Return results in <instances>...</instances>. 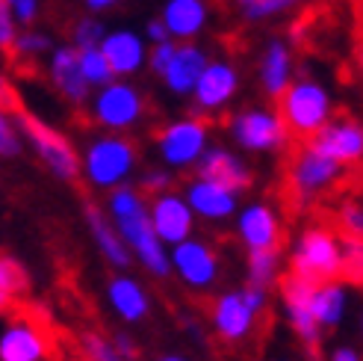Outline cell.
<instances>
[{
	"label": "cell",
	"mask_w": 363,
	"mask_h": 361,
	"mask_svg": "<svg viewBox=\"0 0 363 361\" xmlns=\"http://www.w3.org/2000/svg\"><path fill=\"white\" fill-rule=\"evenodd\" d=\"M106 198V216H110L113 228L118 231V237L124 240V246L130 249V255L148 269L154 279H166L172 273L169 266V249L160 243V237L151 228L148 220V195H145L139 187L118 184Z\"/></svg>",
	"instance_id": "obj_1"
},
{
	"label": "cell",
	"mask_w": 363,
	"mask_h": 361,
	"mask_svg": "<svg viewBox=\"0 0 363 361\" xmlns=\"http://www.w3.org/2000/svg\"><path fill=\"white\" fill-rule=\"evenodd\" d=\"M275 101H278L275 110L281 122L286 124L289 136L298 142L311 139L322 124H328L334 119V98L313 77H293Z\"/></svg>",
	"instance_id": "obj_2"
},
{
	"label": "cell",
	"mask_w": 363,
	"mask_h": 361,
	"mask_svg": "<svg viewBox=\"0 0 363 361\" xmlns=\"http://www.w3.org/2000/svg\"><path fill=\"white\" fill-rule=\"evenodd\" d=\"M139 166V149L127 134H101L86 142L80 154V175L95 190H113L127 184Z\"/></svg>",
	"instance_id": "obj_3"
},
{
	"label": "cell",
	"mask_w": 363,
	"mask_h": 361,
	"mask_svg": "<svg viewBox=\"0 0 363 361\" xmlns=\"http://www.w3.org/2000/svg\"><path fill=\"white\" fill-rule=\"evenodd\" d=\"M86 107H89V119L106 134L133 131L148 113L145 92L136 83H130V77H113L110 83L92 89Z\"/></svg>",
	"instance_id": "obj_4"
},
{
	"label": "cell",
	"mask_w": 363,
	"mask_h": 361,
	"mask_svg": "<svg viewBox=\"0 0 363 361\" xmlns=\"http://www.w3.org/2000/svg\"><path fill=\"white\" fill-rule=\"evenodd\" d=\"M12 116H15V124H18L21 139L30 142V149L35 151V157L42 160V166L53 178L68 180V184L80 178V151L74 149V142H71L60 128H53V124H48L39 116L21 110V107H18Z\"/></svg>",
	"instance_id": "obj_5"
},
{
	"label": "cell",
	"mask_w": 363,
	"mask_h": 361,
	"mask_svg": "<svg viewBox=\"0 0 363 361\" xmlns=\"http://www.w3.org/2000/svg\"><path fill=\"white\" fill-rule=\"evenodd\" d=\"M289 273L307 279V281H331L342 279V240L340 231L328 225H311L307 228L289 258Z\"/></svg>",
	"instance_id": "obj_6"
},
{
	"label": "cell",
	"mask_w": 363,
	"mask_h": 361,
	"mask_svg": "<svg viewBox=\"0 0 363 361\" xmlns=\"http://www.w3.org/2000/svg\"><path fill=\"white\" fill-rule=\"evenodd\" d=\"M228 134L248 154H275L289 149V142H293L275 107H245V110H237L228 119Z\"/></svg>",
	"instance_id": "obj_7"
},
{
	"label": "cell",
	"mask_w": 363,
	"mask_h": 361,
	"mask_svg": "<svg viewBox=\"0 0 363 361\" xmlns=\"http://www.w3.org/2000/svg\"><path fill=\"white\" fill-rule=\"evenodd\" d=\"M154 146L166 169H177V172L195 169V163L210 146V122L201 116H184L166 122L154 134Z\"/></svg>",
	"instance_id": "obj_8"
},
{
	"label": "cell",
	"mask_w": 363,
	"mask_h": 361,
	"mask_svg": "<svg viewBox=\"0 0 363 361\" xmlns=\"http://www.w3.org/2000/svg\"><path fill=\"white\" fill-rule=\"evenodd\" d=\"M346 175H349L346 166H340L337 160L316 151L311 142H301L296 154L289 157V172H286L289 195L298 198V202H313L316 195L337 190Z\"/></svg>",
	"instance_id": "obj_9"
},
{
	"label": "cell",
	"mask_w": 363,
	"mask_h": 361,
	"mask_svg": "<svg viewBox=\"0 0 363 361\" xmlns=\"http://www.w3.org/2000/svg\"><path fill=\"white\" fill-rule=\"evenodd\" d=\"M53 358V335L48 320L21 311L0 335V361H50Z\"/></svg>",
	"instance_id": "obj_10"
},
{
	"label": "cell",
	"mask_w": 363,
	"mask_h": 361,
	"mask_svg": "<svg viewBox=\"0 0 363 361\" xmlns=\"http://www.w3.org/2000/svg\"><path fill=\"white\" fill-rule=\"evenodd\" d=\"M240 86H242V77H240L237 65L225 57H210L207 65L201 68V75H198L195 86H192L189 98L195 101L198 113L216 116L233 104V98L240 95Z\"/></svg>",
	"instance_id": "obj_11"
},
{
	"label": "cell",
	"mask_w": 363,
	"mask_h": 361,
	"mask_svg": "<svg viewBox=\"0 0 363 361\" xmlns=\"http://www.w3.org/2000/svg\"><path fill=\"white\" fill-rule=\"evenodd\" d=\"M169 266L189 291H198V293L210 291V287L219 281V273H222L216 249L198 237H186V240L174 243L169 252Z\"/></svg>",
	"instance_id": "obj_12"
},
{
	"label": "cell",
	"mask_w": 363,
	"mask_h": 361,
	"mask_svg": "<svg viewBox=\"0 0 363 361\" xmlns=\"http://www.w3.org/2000/svg\"><path fill=\"white\" fill-rule=\"evenodd\" d=\"M313 291H316L313 281L298 279L293 273H286V279H281V296H284L289 326H293V332L301 338V344L311 352H316L322 344V329L313 317Z\"/></svg>",
	"instance_id": "obj_13"
},
{
	"label": "cell",
	"mask_w": 363,
	"mask_h": 361,
	"mask_svg": "<svg viewBox=\"0 0 363 361\" xmlns=\"http://www.w3.org/2000/svg\"><path fill=\"white\" fill-rule=\"evenodd\" d=\"M148 220H151V228L162 246H174L180 240L192 237V231H195V213L186 205L184 193H174V190L151 195Z\"/></svg>",
	"instance_id": "obj_14"
},
{
	"label": "cell",
	"mask_w": 363,
	"mask_h": 361,
	"mask_svg": "<svg viewBox=\"0 0 363 361\" xmlns=\"http://www.w3.org/2000/svg\"><path fill=\"white\" fill-rule=\"evenodd\" d=\"M304 142H311L316 151L337 160V163L346 169H354L363 160V128L357 119H349V116H340V119L334 116L328 124H322V128Z\"/></svg>",
	"instance_id": "obj_15"
},
{
	"label": "cell",
	"mask_w": 363,
	"mask_h": 361,
	"mask_svg": "<svg viewBox=\"0 0 363 361\" xmlns=\"http://www.w3.org/2000/svg\"><path fill=\"white\" fill-rule=\"evenodd\" d=\"M101 53L110 63L116 77H136L139 71H145V57H148V42L145 36L130 30V27H118V30H106L101 39Z\"/></svg>",
	"instance_id": "obj_16"
},
{
	"label": "cell",
	"mask_w": 363,
	"mask_h": 361,
	"mask_svg": "<svg viewBox=\"0 0 363 361\" xmlns=\"http://www.w3.org/2000/svg\"><path fill=\"white\" fill-rule=\"evenodd\" d=\"M184 198H186V205L192 208L195 216H201V220H207V222H225L237 213L240 193L216 184V180H210V178L195 175V178L186 180Z\"/></svg>",
	"instance_id": "obj_17"
},
{
	"label": "cell",
	"mask_w": 363,
	"mask_h": 361,
	"mask_svg": "<svg viewBox=\"0 0 363 361\" xmlns=\"http://www.w3.org/2000/svg\"><path fill=\"white\" fill-rule=\"evenodd\" d=\"M254 323H257V314L245 305L240 291H228L210 302V326L225 344L245 340L254 332Z\"/></svg>",
	"instance_id": "obj_18"
},
{
	"label": "cell",
	"mask_w": 363,
	"mask_h": 361,
	"mask_svg": "<svg viewBox=\"0 0 363 361\" xmlns=\"http://www.w3.org/2000/svg\"><path fill=\"white\" fill-rule=\"evenodd\" d=\"M45 60H48V77H50L53 89H57L71 107H83L89 101V95H92V86L80 75L77 48L74 45H53Z\"/></svg>",
	"instance_id": "obj_19"
},
{
	"label": "cell",
	"mask_w": 363,
	"mask_h": 361,
	"mask_svg": "<svg viewBox=\"0 0 363 361\" xmlns=\"http://www.w3.org/2000/svg\"><path fill=\"white\" fill-rule=\"evenodd\" d=\"M207 60H210V53L204 50V45H198V39L195 42H174L172 57L160 75L162 86L177 98H189L192 86H195L198 75H201V68L207 65Z\"/></svg>",
	"instance_id": "obj_20"
},
{
	"label": "cell",
	"mask_w": 363,
	"mask_h": 361,
	"mask_svg": "<svg viewBox=\"0 0 363 361\" xmlns=\"http://www.w3.org/2000/svg\"><path fill=\"white\" fill-rule=\"evenodd\" d=\"M237 216V237L240 243L251 252V249H281V216L263 202L245 205Z\"/></svg>",
	"instance_id": "obj_21"
},
{
	"label": "cell",
	"mask_w": 363,
	"mask_h": 361,
	"mask_svg": "<svg viewBox=\"0 0 363 361\" xmlns=\"http://www.w3.org/2000/svg\"><path fill=\"white\" fill-rule=\"evenodd\" d=\"M213 6L210 0H166L160 12V21L166 24L174 42H195L210 27Z\"/></svg>",
	"instance_id": "obj_22"
},
{
	"label": "cell",
	"mask_w": 363,
	"mask_h": 361,
	"mask_svg": "<svg viewBox=\"0 0 363 361\" xmlns=\"http://www.w3.org/2000/svg\"><path fill=\"white\" fill-rule=\"evenodd\" d=\"M195 175L210 178L216 184H222L233 193H245L251 187V169L245 166V160L237 157L225 146H207V151L201 154V160L195 163Z\"/></svg>",
	"instance_id": "obj_23"
},
{
	"label": "cell",
	"mask_w": 363,
	"mask_h": 361,
	"mask_svg": "<svg viewBox=\"0 0 363 361\" xmlns=\"http://www.w3.org/2000/svg\"><path fill=\"white\" fill-rule=\"evenodd\" d=\"M296 77V53L293 45L286 39H269L263 45L260 63H257V80L263 86V92L275 101L284 89L289 86V80Z\"/></svg>",
	"instance_id": "obj_24"
},
{
	"label": "cell",
	"mask_w": 363,
	"mask_h": 361,
	"mask_svg": "<svg viewBox=\"0 0 363 361\" xmlns=\"http://www.w3.org/2000/svg\"><path fill=\"white\" fill-rule=\"evenodd\" d=\"M106 299H110V308L116 311V317H121L124 323H142L151 314V296L148 291L130 276H113L106 284Z\"/></svg>",
	"instance_id": "obj_25"
},
{
	"label": "cell",
	"mask_w": 363,
	"mask_h": 361,
	"mask_svg": "<svg viewBox=\"0 0 363 361\" xmlns=\"http://www.w3.org/2000/svg\"><path fill=\"white\" fill-rule=\"evenodd\" d=\"M83 213H86L89 234H92V240H95V246L101 249V255L106 258V264H113L116 269H127V266H130V264H133V255H130V249L124 246V240L118 237V231L113 228L110 216H106V213H104L98 205H92V202H86Z\"/></svg>",
	"instance_id": "obj_26"
},
{
	"label": "cell",
	"mask_w": 363,
	"mask_h": 361,
	"mask_svg": "<svg viewBox=\"0 0 363 361\" xmlns=\"http://www.w3.org/2000/svg\"><path fill=\"white\" fill-rule=\"evenodd\" d=\"M349 308V284L342 279L319 281L313 291V317L319 323V329H334L342 323Z\"/></svg>",
	"instance_id": "obj_27"
},
{
	"label": "cell",
	"mask_w": 363,
	"mask_h": 361,
	"mask_svg": "<svg viewBox=\"0 0 363 361\" xmlns=\"http://www.w3.org/2000/svg\"><path fill=\"white\" fill-rule=\"evenodd\" d=\"M53 48L50 33L45 30H35V24L30 27H18L15 30V39L9 45V53L18 63H35V60H45Z\"/></svg>",
	"instance_id": "obj_28"
},
{
	"label": "cell",
	"mask_w": 363,
	"mask_h": 361,
	"mask_svg": "<svg viewBox=\"0 0 363 361\" xmlns=\"http://www.w3.org/2000/svg\"><path fill=\"white\" fill-rule=\"evenodd\" d=\"M281 249H251L248 252V284L269 287L275 284L281 276Z\"/></svg>",
	"instance_id": "obj_29"
},
{
	"label": "cell",
	"mask_w": 363,
	"mask_h": 361,
	"mask_svg": "<svg viewBox=\"0 0 363 361\" xmlns=\"http://www.w3.org/2000/svg\"><path fill=\"white\" fill-rule=\"evenodd\" d=\"M77 65H80L83 80L92 86V89L110 83V80L116 77L113 68H110V63H106V57L101 53L98 45H95V48H77Z\"/></svg>",
	"instance_id": "obj_30"
},
{
	"label": "cell",
	"mask_w": 363,
	"mask_h": 361,
	"mask_svg": "<svg viewBox=\"0 0 363 361\" xmlns=\"http://www.w3.org/2000/svg\"><path fill=\"white\" fill-rule=\"evenodd\" d=\"M242 15L248 21L260 24V21H272V18H281L286 12H293L301 0H237Z\"/></svg>",
	"instance_id": "obj_31"
},
{
	"label": "cell",
	"mask_w": 363,
	"mask_h": 361,
	"mask_svg": "<svg viewBox=\"0 0 363 361\" xmlns=\"http://www.w3.org/2000/svg\"><path fill=\"white\" fill-rule=\"evenodd\" d=\"M0 281L9 287V293L15 299H24L30 291V276H27V266L12 258V255H0Z\"/></svg>",
	"instance_id": "obj_32"
},
{
	"label": "cell",
	"mask_w": 363,
	"mask_h": 361,
	"mask_svg": "<svg viewBox=\"0 0 363 361\" xmlns=\"http://www.w3.org/2000/svg\"><path fill=\"white\" fill-rule=\"evenodd\" d=\"M12 113L15 110H6V107L0 104V160H12L24 149V139L18 134V124H15Z\"/></svg>",
	"instance_id": "obj_33"
},
{
	"label": "cell",
	"mask_w": 363,
	"mask_h": 361,
	"mask_svg": "<svg viewBox=\"0 0 363 361\" xmlns=\"http://www.w3.org/2000/svg\"><path fill=\"white\" fill-rule=\"evenodd\" d=\"M342 240V281L346 284H357L363 276V246L360 237H346L340 234Z\"/></svg>",
	"instance_id": "obj_34"
},
{
	"label": "cell",
	"mask_w": 363,
	"mask_h": 361,
	"mask_svg": "<svg viewBox=\"0 0 363 361\" xmlns=\"http://www.w3.org/2000/svg\"><path fill=\"white\" fill-rule=\"evenodd\" d=\"M337 231L346 237H360L363 234V208L357 198H346L337 208Z\"/></svg>",
	"instance_id": "obj_35"
},
{
	"label": "cell",
	"mask_w": 363,
	"mask_h": 361,
	"mask_svg": "<svg viewBox=\"0 0 363 361\" xmlns=\"http://www.w3.org/2000/svg\"><path fill=\"white\" fill-rule=\"evenodd\" d=\"M80 350H83V358H89V361H124L116 352L113 340L101 338L98 332H83L80 335Z\"/></svg>",
	"instance_id": "obj_36"
},
{
	"label": "cell",
	"mask_w": 363,
	"mask_h": 361,
	"mask_svg": "<svg viewBox=\"0 0 363 361\" xmlns=\"http://www.w3.org/2000/svg\"><path fill=\"white\" fill-rule=\"evenodd\" d=\"M104 33H106L104 21H98L95 15H86L71 27V45L74 48H95V45H101Z\"/></svg>",
	"instance_id": "obj_37"
},
{
	"label": "cell",
	"mask_w": 363,
	"mask_h": 361,
	"mask_svg": "<svg viewBox=\"0 0 363 361\" xmlns=\"http://www.w3.org/2000/svg\"><path fill=\"white\" fill-rule=\"evenodd\" d=\"M9 18L15 21V27H30L39 21L42 15V0H6Z\"/></svg>",
	"instance_id": "obj_38"
},
{
	"label": "cell",
	"mask_w": 363,
	"mask_h": 361,
	"mask_svg": "<svg viewBox=\"0 0 363 361\" xmlns=\"http://www.w3.org/2000/svg\"><path fill=\"white\" fill-rule=\"evenodd\" d=\"M172 184H174V178H172L169 169H148V172L142 175V180H139V190L151 198V195H157V193L172 190Z\"/></svg>",
	"instance_id": "obj_39"
},
{
	"label": "cell",
	"mask_w": 363,
	"mask_h": 361,
	"mask_svg": "<svg viewBox=\"0 0 363 361\" xmlns=\"http://www.w3.org/2000/svg\"><path fill=\"white\" fill-rule=\"evenodd\" d=\"M172 50H174V39H166V42H154L148 45V57H145V68L151 71V75H162V68H166L169 57H172Z\"/></svg>",
	"instance_id": "obj_40"
},
{
	"label": "cell",
	"mask_w": 363,
	"mask_h": 361,
	"mask_svg": "<svg viewBox=\"0 0 363 361\" xmlns=\"http://www.w3.org/2000/svg\"><path fill=\"white\" fill-rule=\"evenodd\" d=\"M15 21L9 18V9H6V0H0V53H9V45L15 39Z\"/></svg>",
	"instance_id": "obj_41"
},
{
	"label": "cell",
	"mask_w": 363,
	"mask_h": 361,
	"mask_svg": "<svg viewBox=\"0 0 363 361\" xmlns=\"http://www.w3.org/2000/svg\"><path fill=\"white\" fill-rule=\"evenodd\" d=\"M240 293H242L245 305H248L254 314H260L266 308V302H269V291H266V287H257V284H245Z\"/></svg>",
	"instance_id": "obj_42"
},
{
	"label": "cell",
	"mask_w": 363,
	"mask_h": 361,
	"mask_svg": "<svg viewBox=\"0 0 363 361\" xmlns=\"http://www.w3.org/2000/svg\"><path fill=\"white\" fill-rule=\"evenodd\" d=\"M113 347H116V352H118L124 361H136V358H139V350H136V344H133V338L124 335V332H118V335L113 338Z\"/></svg>",
	"instance_id": "obj_43"
},
{
	"label": "cell",
	"mask_w": 363,
	"mask_h": 361,
	"mask_svg": "<svg viewBox=\"0 0 363 361\" xmlns=\"http://www.w3.org/2000/svg\"><path fill=\"white\" fill-rule=\"evenodd\" d=\"M166 39H172L169 30H166V24H162L160 18H154V21H148V27H145V42L154 45V42H166Z\"/></svg>",
	"instance_id": "obj_44"
},
{
	"label": "cell",
	"mask_w": 363,
	"mask_h": 361,
	"mask_svg": "<svg viewBox=\"0 0 363 361\" xmlns=\"http://www.w3.org/2000/svg\"><path fill=\"white\" fill-rule=\"evenodd\" d=\"M18 302H21V299H15V296L9 293V287L0 281V317H4V314H12V311L18 308Z\"/></svg>",
	"instance_id": "obj_45"
},
{
	"label": "cell",
	"mask_w": 363,
	"mask_h": 361,
	"mask_svg": "<svg viewBox=\"0 0 363 361\" xmlns=\"http://www.w3.org/2000/svg\"><path fill=\"white\" fill-rule=\"evenodd\" d=\"M83 4L89 6V12H92V15H101V12H110V9L121 6L124 0H83Z\"/></svg>",
	"instance_id": "obj_46"
},
{
	"label": "cell",
	"mask_w": 363,
	"mask_h": 361,
	"mask_svg": "<svg viewBox=\"0 0 363 361\" xmlns=\"http://www.w3.org/2000/svg\"><path fill=\"white\" fill-rule=\"evenodd\" d=\"M328 361H360V352H357L354 347H337V350L328 355Z\"/></svg>",
	"instance_id": "obj_47"
},
{
	"label": "cell",
	"mask_w": 363,
	"mask_h": 361,
	"mask_svg": "<svg viewBox=\"0 0 363 361\" xmlns=\"http://www.w3.org/2000/svg\"><path fill=\"white\" fill-rule=\"evenodd\" d=\"M157 361H186V358L184 355H160Z\"/></svg>",
	"instance_id": "obj_48"
},
{
	"label": "cell",
	"mask_w": 363,
	"mask_h": 361,
	"mask_svg": "<svg viewBox=\"0 0 363 361\" xmlns=\"http://www.w3.org/2000/svg\"><path fill=\"white\" fill-rule=\"evenodd\" d=\"M80 361H89V358H80Z\"/></svg>",
	"instance_id": "obj_49"
}]
</instances>
